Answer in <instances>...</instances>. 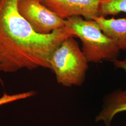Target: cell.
Instances as JSON below:
<instances>
[{"label": "cell", "instance_id": "cell-7", "mask_svg": "<svg viewBox=\"0 0 126 126\" xmlns=\"http://www.w3.org/2000/svg\"><path fill=\"white\" fill-rule=\"evenodd\" d=\"M92 20L98 23L104 33L115 42L120 50H126V18L107 19L99 16Z\"/></svg>", "mask_w": 126, "mask_h": 126}, {"label": "cell", "instance_id": "cell-4", "mask_svg": "<svg viewBox=\"0 0 126 126\" xmlns=\"http://www.w3.org/2000/svg\"><path fill=\"white\" fill-rule=\"evenodd\" d=\"M18 10L35 32L48 34L65 26V20L43 4L39 0H19Z\"/></svg>", "mask_w": 126, "mask_h": 126}, {"label": "cell", "instance_id": "cell-5", "mask_svg": "<svg viewBox=\"0 0 126 126\" xmlns=\"http://www.w3.org/2000/svg\"><path fill=\"white\" fill-rule=\"evenodd\" d=\"M41 3L64 20L75 16L92 19L99 16V0H40Z\"/></svg>", "mask_w": 126, "mask_h": 126}, {"label": "cell", "instance_id": "cell-6", "mask_svg": "<svg viewBox=\"0 0 126 126\" xmlns=\"http://www.w3.org/2000/svg\"><path fill=\"white\" fill-rule=\"evenodd\" d=\"M103 108L96 117V122L102 121L110 126L114 117L118 113L126 112V89L117 90L105 97Z\"/></svg>", "mask_w": 126, "mask_h": 126}, {"label": "cell", "instance_id": "cell-10", "mask_svg": "<svg viewBox=\"0 0 126 126\" xmlns=\"http://www.w3.org/2000/svg\"><path fill=\"white\" fill-rule=\"evenodd\" d=\"M113 63L115 67L122 69L126 72V57L123 60L116 59L113 61Z\"/></svg>", "mask_w": 126, "mask_h": 126}, {"label": "cell", "instance_id": "cell-8", "mask_svg": "<svg viewBox=\"0 0 126 126\" xmlns=\"http://www.w3.org/2000/svg\"><path fill=\"white\" fill-rule=\"evenodd\" d=\"M99 16L106 17L126 14V0H99Z\"/></svg>", "mask_w": 126, "mask_h": 126}, {"label": "cell", "instance_id": "cell-11", "mask_svg": "<svg viewBox=\"0 0 126 126\" xmlns=\"http://www.w3.org/2000/svg\"></svg>", "mask_w": 126, "mask_h": 126}, {"label": "cell", "instance_id": "cell-2", "mask_svg": "<svg viewBox=\"0 0 126 126\" xmlns=\"http://www.w3.org/2000/svg\"><path fill=\"white\" fill-rule=\"evenodd\" d=\"M65 26L80 39L81 50L88 63H99L103 60L113 62L118 59L121 50L95 20L75 16L65 20Z\"/></svg>", "mask_w": 126, "mask_h": 126}, {"label": "cell", "instance_id": "cell-9", "mask_svg": "<svg viewBox=\"0 0 126 126\" xmlns=\"http://www.w3.org/2000/svg\"><path fill=\"white\" fill-rule=\"evenodd\" d=\"M36 94V92L34 91H30L13 94H9L5 93L0 97V106L14 101L31 98L34 96Z\"/></svg>", "mask_w": 126, "mask_h": 126}, {"label": "cell", "instance_id": "cell-3", "mask_svg": "<svg viewBox=\"0 0 126 126\" xmlns=\"http://www.w3.org/2000/svg\"><path fill=\"white\" fill-rule=\"evenodd\" d=\"M88 62L74 36L65 39L55 50L50 61L59 84L65 87L80 86L84 82Z\"/></svg>", "mask_w": 126, "mask_h": 126}, {"label": "cell", "instance_id": "cell-1", "mask_svg": "<svg viewBox=\"0 0 126 126\" xmlns=\"http://www.w3.org/2000/svg\"><path fill=\"white\" fill-rule=\"evenodd\" d=\"M19 0H0V72L51 69L55 50L74 36L65 26L48 34L34 31L19 12Z\"/></svg>", "mask_w": 126, "mask_h": 126}]
</instances>
